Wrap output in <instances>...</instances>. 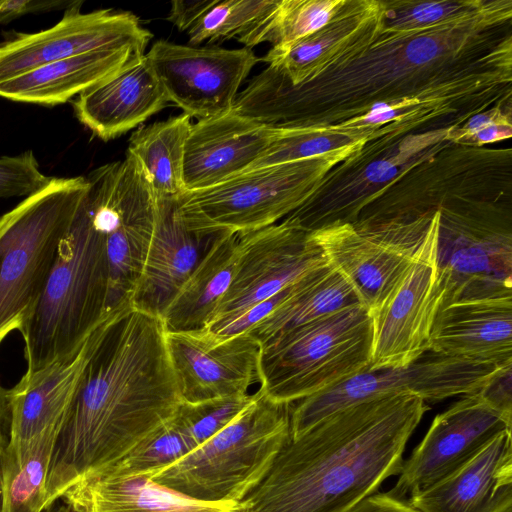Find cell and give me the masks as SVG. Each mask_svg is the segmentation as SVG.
Segmentation results:
<instances>
[{
	"label": "cell",
	"instance_id": "1",
	"mask_svg": "<svg viewBox=\"0 0 512 512\" xmlns=\"http://www.w3.org/2000/svg\"><path fill=\"white\" fill-rule=\"evenodd\" d=\"M164 339L162 319L131 304L109 315L56 438L45 508L176 415L182 400Z\"/></svg>",
	"mask_w": 512,
	"mask_h": 512
},
{
	"label": "cell",
	"instance_id": "2",
	"mask_svg": "<svg viewBox=\"0 0 512 512\" xmlns=\"http://www.w3.org/2000/svg\"><path fill=\"white\" fill-rule=\"evenodd\" d=\"M408 392L371 397L290 437L262 482L235 512H343L398 475L428 410Z\"/></svg>",
	"mask_w": 512,
	"mask_h": 512
},
{
	"label": "cell",
	"instance_id": "3",
	"mask_svg": "<svg viewBox=\"0 0 512 512\" xmlns=\"http://www.w3.org/2000/svg\"><path fill=\"white\" fill-rule=\"evenodd\" d=\"M107 292L102 239L79 204L45 287L19 330L25 343L26 372L75 352L110 313Z\"/></svg>",
	"mask_w": 512,
	"mask_h": 512
},
{
	"label": "cell",
	"instance_id": "4",
	"mask_svg": "<svg viewBox=\"0 0 512 512\" xmlns=\"http://www.w3.org/2000/svg\"><path fill=\"white\" fill-rule=\"evenodd\" d=\"M290 405L257 389L225 428L149 478L198 501L237 505L262 482L290 439Z\"/></svg>",
	"mask_w": 512,
	"mask_h": 512
},
{
	"label": "cell",
	"instance_id": "5",
	"mask_svg": "<svg viewBox=\"0 0 512 512\" xmlns=\"http://www.w3.org/2000/svg\"><path fill=\"white\" fill-rule=\"evenodd\" d=\"M372 349L371 311L347 307L261 342L258 389L292 404L369 368Z\"/></svg>",
	"mask_w": 512,
	"mask_h": 512
},
{
	"label": "cell",
	"instance_id": "6",
	"mask_svg": "<svg viewBox=\"0 0 512 512\" xmlns=\"http://www.w3.org/2000/svg\"><path fill=\"white\" fill-rule=\"evenodd\" d=\"M88 182L51 177L2 215L0 234V343L20 330L39 299Z\"/></svg>",
	"mask_w": 512,
	"mask_h": 512
},
{
	"label": "cell",
	"instance_id": "7",
	"mask_svg": "<svg viewBox=\"0 0 512 512\" xmlns=\"http://www.w3.org/2000/svg\"><path fill=\"white\" fill-rule=\"evenodd\" d=\"M80 206L101 236L108 274L106 311L130 303L152 240L157 197L143 169L126 152L86 177Z\"/></svg>",
	"mask_w": 512,
	"mask_h": 512
},
{
	"label": "cell",
	"instance_id": "8",
	"mask_svg": "<svg viewBox=\"0 0 512 512\" xmlns=\"http://www.w3.org/2000/svg\"><path fill=\"white\" fill-rule=\"evenodd\" d=\"M327 154L251 169L207 189L185 192L179 211L193 231L212 236L258 230L286 218L316 190Z\"/></svg>",
	"mask_w": 512,
	"mask_h": 512
},
{
	"label": "cell",
	"instance_id": "9",
	"mask_svg": "<svg viewBox=\"0 0 512 512\" xmlns=\"http://www.w3.org/2000/svg\"><path fill=\"white\" fill-rule=\"evenodd\" d=\"M438 211L439 309L458 301L512 297L510 219L490 211Z\"/></svg>",
	"mask_w": 512,
	"mask_h": 512
},
{
	"label": "cell",
	"instance_id": "10",
	"mask_svg": "<svg viewBox=\"0 0 512 512\" xmlns=\"http://www.w3.org/2000/svg\"><path fill=\"white\" fill-rule=\"evenodd\" d=\"M497 366L430 352L405 366L366 369L290 405V434L296 437L344 407L382 394L408 392L425 402L477 392Z\"/></svg>",
	"mask_w": 512,
	"mask_h": 512
},
{
	"label": "cell",
	"instance_id": "11",
	"mask_svg": "<svg viewBox=\"0 0 512 512\" xmlns=\"http://www.w3.org/2000/svg\"><path fill=\"white\" fill-rule=\"evenodd\" d=\"M433 213L411 221L339 223L311 234L328 262L351 282L373 314L405 277Z\"/></svg>",
	"mask_w": 512,
	"mask_h": 512
},
{
	"label": "cell",
	"instance_id": "12",
	"mask_svg": "<svg viewBox=\"0 0 512 512\" xmlns=\"http://www.w3.org/2000/svg\"><path fill=\"white\" fill-rule=\"evenodd\" d=\"M237 247L233 279L207 328L273 297L328 263L311 232L286 218L238 234Z\"/></svg>",
	"mask_w": 512,
	"mask_h": 512
},
{
	"label": "cell",
	"instance_id": "13",
	"mask_svg": "<svg viewBox=\"0 0 512 512\" xmlns=\"http://www.w3.org/2000/svg\"><path fill=\"white\" fill-rule=\"evenodd\" d=\"M169 102L198 120L233 108L239 87L260 59L252 49L156 41L145 53Z\"/></svg>",
	"mask_w": 512,
	"mask_h": 512
},
{
	"label": "cell",
	"instance_id": "14",
	"mask_svg": "<svg viewBox=\"0 0 512 512\" xmlns=\"http://www.w3.org/2000/svg\"><path fill=\"white\" fill-rule=\"evenodd\" d=\"M74 1L54 26L34 33H15L0 43V82L35 67L100 49L145 53L152 38L128 11L99 9L82 13Z\"/></svg>",
	"mask_w": 512,
	"mask_h": 512
},
{
	"label": "cell",
	"instance_id": "15",
	"mask_svg": "<svg viewBox=\"0 0 512 512\" xmlns=\"http://www.w3.org/2000/svg\"><path fill=\"white\" fill-rule=\"evenodd\" d=\"M438 209L405 277L373 316L369 368L405 366L429 352V337L441 303L436 277Z\"/></svg>",
	"mask_w": 512,
	"mask_h": 512
},
{
	"label": "cell",
	"instance_id": "16",
	"mask_svg": "<svg viewBox=\"0 0 512 512\" xmlns=\"http://www.w3.org/2000/svg\"><path fill=\"white\" fill-rule=\"evenodd\" d=\"M164 341L183 403L244 396L260 385L261 342L249 332L218 338L206 330H165Z\"/></svg>",
	"mask_w": 512,
	"mask_h": 512
},
{
	"label": "cell",
	"instance_id": "17",
	"mask_svg": "<svg viewBox=\"0 0 512 512\" xmlns=\"http://www.w3.org/2000/svg\"><path fill=\"white\" fill-rule=\"evenodd\" d=\"M463 396L434 418L422 441L403 461L389 494L402 499L430 487L473 459L499 434L511 430L512 418L488 406L476 393Z\"/></svg>",
	"mask_w": 512,
	"mask_h": 512
},
{
	"label": "cell",
	"instance_id": "18",
	"mask_svg": "<svg viewBox=\"0 0 512 512\" xmlns=\"http://www.w3.org/2000/svg\"><path fill=\"white\" fill-rule=\"evenodd\" d=\"M179 196H156L152 240L130 298L134 309L161 319L214 238L219 235L206 236L190 229L180 214Z\"/></svg>",
	"mask_w": 512,
	"mask_h": 512
},
{
	"label": "cell",
	"instance_id": "19",
	"mask_svg": "<svg viewBox=\"0 0 512 512\" xmlns=\"http://www.w3.org/2000/svg\"><path fill=\"white\" fill-rule=\"evenodd\" d=\"M275 130L232 110L192 124L184 152L186 192L210 188L247 171L263 155Z\"/></svg>",
	"mask_w": 512,
	"mask_h": 512
},
{
	"label": "cell",
	"instance_id": "20",
	"mask_svg": "<svg viewBox=\"0 0 512 512\" xmlns=\"http://www.w3.org/2000/svg\"><path fill=\"white\" fill-rule=\"evenodd\" d=\"M111 313L75 352L38 371L26 372L9 389L10 423L6 452L18 454L45 430L62 425L85 364Z\"/></svg>",
	"mask_w": 512,
	"mask_h": 512
},
{
	"label": "cell",
	"instance_id": "21",
	"mask_svg": "<svg viewBox=\"0 0 512 512\" xmlns=\"http://www.w3.org/2000/svg\"><path fill=\"white\" fill-rule=\"evenodd\" d=\"M169 100L145 54L80 94L75 117L95 136L109 141L128 132L167 106Z\"/></svg>",
	"mask_w": 512,
	"mask_h": 512
},
{
	"label": "cell",
	"instance_id": "22",
	"mask_svg": "<svg viewBox=\"0 0 512 512\" xmlns=\"http://www.w3.org/2000/svg\"><path fill=\"white\" fill-rule=\"evenodd\" d=\"M418 512H504L512 508L511 430L441 481L410 496Z\"/></svg>",
	"mask_w": 512,
	"mask_h": 512
},
{
	"label": "cell",
	"instance_id": "23",
	"mask_svg": "<svg viewBox=\"0 0 512 512\" xmlns=\"http://www.w3.org/2000/svg\"><path fill=\"white\" fill-rule=\"evenodd\" d=\"M429 352L497 367L512 362V297L458 301L440 308Z\"/></svg>",
	"mask_w": 512,
	"mask_h": 512
},
{
	"label": "cell",
	"instance_id": "24",
	"mask_svg": "<svg viewBox=\"0 0 512 512\" xmlns=\"http://www.w3.org/2000/svg\"><path fill=\"white\" fill-rule=\"evenodd\" d=\"M141 54L130 49H100L43 64L1 81L0 97L43 106L63 104Z\"/></svg>",
	"mask_w": 512,
	"mask_h": 512
},
{
	"label": "cell",
	"instance_id": "25",
	"mask_svg": "<svg viewBox=\"0 0 512 512\" xmlns=\"http://www.w3.org/2000/svg\"><path fill=\"white\" fill-rule=\"evenodd\" d=\"M72 512H235L234 504L198 501L148 476L88 475L60 498Z\"/></svg>",
	"mask_w": 512,
	"mask_h": 512
},
{
	"label": "cell",
	"instance_id": "26",
	"mask_svg": "<svg viewBox=\"0 0 512 512\" xmlns=\"http://www.w3.org/2000/svg\"><path fill=\"white\" fill-rule=\"evenodd\" d=\"M238 234L217 235L168 305L162 321L167 332L205 330L233 279Z\"/></svg>",
	"mask_w": 512,
	"mask_h": 512
},
{
	"label": "cell",
	"instance_id": "27",
	"mask_svg": "<svg viewBox=\"0 0 512 512\" xmlns=\"http://www.w3.org/2000/svg\"><path fill=\"white\" fill-rule=\"evenodd\" d=\"M358 304L363 303L354 286L328 262L298 280L291 295L249 333L263 342Z\"/></svg>",
	"mask_w": 512,
	"mask_h": 512
},
{
	"label": "cell",
	"instance_id": "28",
	"mask_svg": "<svg viewBox=\"0 0 512 512\" xmlns=\"http://www.w3.org/2000/svg\"><path fill=\"white\" fill-rule=\"evenodd\" d=\"M343 5L319 30L289 44L272 47L260 61L267 62L296 85L318 78L324 68L357 47L364 38L368 17Z\"/></svg>",
	"mask_w": 512,
	"mask_h": 512
},
{
	"label": "cell",
	"instance_id": "29",
	"mask_svg": "<svg viewBox=\"0 0 512 512\" xmlns=\"http://www.w3.org/2000/svg\"><path fill=\"white\" fill-rule=\"evenodd\" d=\"M181 114L134 131L127 153L139 163L156 196H179L184 186L185 143L192 126Z\"/></svg>",
	"mask_w": 512,
	"mask_h": 512
},
{
	"label": "cell",
	"instance_id": "30",
	"mask_svg": "<svg viewBox=\"0 0 512 512\" xmlns=\"http://www.w3.org/2000/svg\"><path fill=\"white\" fill-rule=\"evenodd\" d=\"M61 425L45 430L18 453L5 454L0 512H42L46 481Z\"/></svg>",
	"mask_w": 512,
	"mask_h": 512
},
{
	"label": "cell",
	"instance_id": "31",
	"mask_svg": "<svg viewBox=\"0 0 512 512\" xmlns=\"http://www.w3.org/2000/svg\"><path fill=\"white\" fill-rule=\"evenodd\" d=\"M345 1L278 0L275 8L237 40L245 48L269 42L279 47L322 28Z\"/></svg>",
	"mask_w": 512,
	"mask_h": 512
},
{
	"label": "cell",
	"instance_id": "32",
	"mask_svg": "<svg viewBox=\"0 0 512 512\" xmlns=\"http://www.w3.org/2000/svg\"><path fill=\"white\" fill-rule=\"evenodd\" d=\"M196 447L195 442L174 416L119 460L93 474L105 477L139 475L151 477L186 456Z\"/></svg>",
	"mask_w": 512,
	"mask_h": 512
},
{
	"label": "cell",
	"instance_id": "33",
	"mask_svg": "<svg viewBox=\"0 0 512 512\" xmlns=\"http://www.w3.org/2000/svg\"><path fill=\"white\" fill-rule=\"evenodd\" d=\"M278 0H217L187 31L189 45L231 38L239 40L258 25Z\"/></svg>",
	"mask_w": 512,
	"mask_h": 512
},
{
	"label": "cell",
	"instance_id": "34",
	"mask_svg": "<svg viewBox=\"0 0 512 512\" xmlns=\"http://www.w3.org/2000/svg\"><path fill=\"white\" fill-rule=\"evenodd\" d=\"M253 393L200 403H183L175 417L197 446L225 428L252 400Z\"/></svg>",
	"mask_w": 512,
	"mask_h": 512
},
{
	"label": "cell",
	"instance_id": "35",
	"mask_svg": "<svg viewBox=\"0 0 512 512\" xmlns=\"http://www.w3.org/2000/svg\"><path fill=\"white\" fill-rule=\"evenodd\" d=\"M51 177L40 170L33 151L0 157V198L28 197L45 187Z\"/></svg>",
	"mask_w": 512,
	"mask_h": 512
},
{
	"label": "cell",
	"instance_id": "36",
	"mask_svg": "<svg viewBox=\"0 0 512 512\" xmlns=\"http://www.w3.org/2000/svg\"><path fill=\"white\" fill-rule=\"evenodd\" d=\"M475 393L488 406L512 418V362L497 367Z\"/></svg>",
	"mask_w": 512,
	"mask_h": 512
},
{
	"label": "cell",
	"instance_id": "37",
	"mask_svg": "<svg viewBox=\"0 0 512 512\" xmlns=\"http://www.w3.org/2000/svg\"><path fill=\"white\" fill-rule=\"evenodd\" d=\"M460 10L456 4L448 2H429L415 4L413 8L401 9L399 16L394 17L395 29H414L420 24H449L456 19H449L448 16L455 17L454 13Z\"/></svg>",
	"mask_w": 512,
	"mask_h": 512
},
{
	"label": "cell",
	"instance_id": "38",
	"mask_svg": "<svg viewBox=\"0 0 512 512\" xmlns=\"http://www.w3.org/2000/svg\"><path fill=\"white\" fill-rule=\"evenodd\" d=\"M73 3L68 0H0V24H7L29 13L66 10Z\"/></svg>",
	"mask_w": 512,
	"mask_h": 512
},
{
	"label": "cell",
	"instance_id": "39",
	"mask_svg": "<svg viewBox=\"0 0 512 512\" xmlns=\"http://www.w3.org/2000/svg\"><path fill=\"white\" fill-rule=\"evenodd\" d=\"M217 0H176L171 2L167 20L187 32Z\"/></svg>",
	"mask_w": 512,
	"mask_h": 512
},
{
	"label": "cell",
	"instance_id": "40",
	"mask_svg": "<svg viewBox=\"0 0 512 512\" xmlns=\"http://www.w3.org/2000/svg\"><path fill=\"white\" fill-rule=\"evenodd\" d=\"M466 130L464 136L472 137L480 144L500 140L511 134L510 123L497 115L477 116L468 124Z\"/></svg>",
	"mask_w": 512,
	"mask_h": 512
},
{
	"label": "cell",
	"instance_id": "41",
	"mask_svg": "<svg viewBox=\"0 0 512 512\" xmlns=\"http://www.w3.org/2000/svg\"><path fill=\"white\" fill-rule=\"evenodd\" d=\"M343 512H418L408 501L387 493L372 494Z\"/></svg>",
	"mask_w": 512,
	"mask_h": 512
},
{
	"label": "cell",
	"instance_id": "42",
	"mask_svg": "<svg viewBox=\"0 0 512 512\" xmlns=\"http://www.w3.org/2000/svg\"><path fill=\"white\" fill-rule=\"evenodd\" d=\"M9 389L4 388L0 383V505L2 493V470L6 449L9 443Z\"/></svg>",
	"mask_w": 512,
	"mask_h": 512
},
{
	"label": "cell",
	"instance_id": "43",
	"mask_svg": "<svg viewBox=\"0 0 512 512\" xmlns=\"http://www.w3.org/2000/svg\"><path fill=\"white\" fill-rule=\"evenodd\" d=\"M42 512H72L69 507L60 499L49 505Z\"/></svg>",
	"mask_w": 512,
	"mask_h": 512
},
{
	"label": "cell",
	"instance_id": "44",
	"mask_svg": "<svg viewBox=\"0 0 512 512\" xmlns=\"http://www.w3.org/2000/svg\"><path fill=\"white\" fill-rule=\"evenodd\" d=\"M2 229H3V219H2V217H0V234H1Z\"/></svg>",
	"mask_w": 512,
	"mask_h": 512
},
{
	"label": "cell",
	"instance_id": "45",
	"mask_svg": "<svg viewBox=\"0 0 512 512\" xmlns=\"http://www.w3.org/2000/svg\"><path fill=\"white\" fill-rule=\"evenodd\" d=\"M504 512H512V508H509V509H507V510H506V511H504Z\"/></svg>",
	"mask_w": 512,
	"mask_h": 512
}]
</instances>
